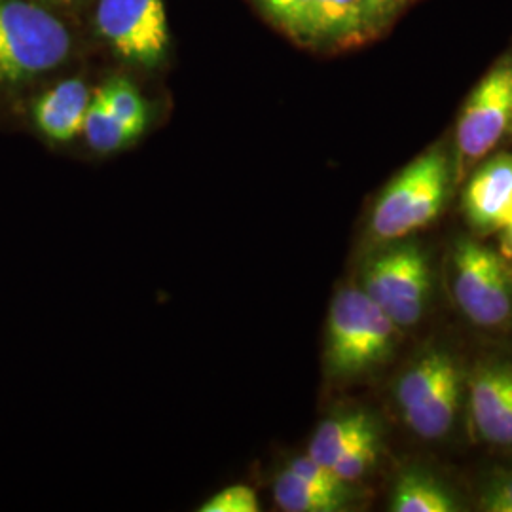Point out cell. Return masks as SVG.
<instances>
[{
	"label": "cell",
	"mask_w": 512,
	"mask_h": 512,
	"mask_svg": "<svg viewBox=\"0 0 512 512\" xmlns=\"http://www.w3.org/2000/svg\"><path fill=\"white\" fill-rule=\"evenodd\" d=\"M274 501L285 512H336L346 509L349 497L319 488L287 467L275 476Z\"/></svg>",
	"instance_id": "5bb4252c"
},
{
	"label": "cell",
	"mask_w": 512,
	"mask_h": 512,
	"mask_svg": "<svg viewBox=\"0 0 512 512\" xmlns=\"http://www.w3.org/2000/svg\"><path fill=\"white\" fill-rule=\"evenodd\" d=\"M471 416L480 437L512 446V365H488L471 380Z\"/></svg>",
	"instance_id": "9c48e42d"
},
{
	"label": "cell",
	"mask_w": 512,
	"mask_h": 512,
	"mask_svg": "<svg viewBox=\"0 0 512 512\" xmlns=\"http://www.w3.org/2000/svg\"><path fill=\"white\" fill-rule=\"evenodd\" d=\"M372 33L365 0H313L308 35L313 44L348 48Z\"/></svg>",
	"instance_id": "8fae6325"
},
{
	"label": "cell",
	"mask_w": 512,
	"mask_h": 512,
	"mask_svg": "<svg viewBox=\"0 0 512 512\" xmlns=\"http://www.w3.org/2000/svg\"><path fill=\"white\" fill-rule=\"evenodd\" d=\"M92 97L82 80H65L38 97L33 122L46 139L69 143L84 131Z\"/></svg>",
	"instance_id": "30bf717a"
},
{
	"label": "cell",
	"mask_w": 512,
	"mask_h": 512,
	"mask_svg": "<svg viewBox=\"0 0 512 512\" xmlns=\"http://www.w3.org/2000/svg\"><path fill=\"white\" fill-rule=\"evenodd\" d=\"M370 439H378V429L372 418L363 410L346 412L317 425L306 454L332 469V465L349 450Z\"/></svg>",
	"instance_id": "7c38bea8"
},
{
	"label": "cell",
	"mask_w": 512,
	"mask_h": 512,
	"mask_svg": "<svg viewBox=\"0 0 512 512\" xmlns=\"http://www.w3.org/2000/svg\"><path fill=\"white\" fill-rule=\"evenodd\" d=\"M71 35L48 10L27 0H0V86H14L59 67Z\"/></svg>",
	"instance_id": "3957f363"
},
{
	"label": "cell",
	"mask_w": 512,
	"mask_h": 512,
	"mask_svg": "<svg viewBox=\"0 0 512 512\" xmlns=\"http://www.w3.org/2000/svg\"><path fill=\"white\" fill-rule=\"evenodd\" d=\"M412 0H365L366 16L372 31L395 18Z\"/></svg>",
	"instance_id": "603a6c76"
},
{
	"label": "cell",
	"mask_w": 512,
	"mask_h": 512,
	"mask_svg": "<svg viewBox=\"0 0 512 512\" xmlns=\"http://www.w3.org/2000/svg\"><path fill=\"white\" fill-rule=\"evenodd\" d=\"M452 262V289L461 311L478 327H505L512 319V274L507 264L473 239L459 241Z\"/></svg>",
	"instance_id": "5b68a950"
},
{
	"label": "cell",
	"mask_w": 512,
	"mask_h": 512,
	"mask_svg": "<svg viewBox=\"0 0 512 512\" xmlns=\"http://www.w3.org/2000/svg\"><path fill=\"white\" fill-rule=\"evenodd\" d=\"M450 162L431 148L385 186L370 215V234L380 241L404 238L439 217L450 184Z\"/></svg>",
	"instance_id": "7a4b0ae2"
},
{
	"label": "cell",
	"mask_w": 512,
	"mask_h": 512,
	"mask_svg": "<svg viewBox=\"0 0 512 512\" xmlns=\"http://www.w3.org/2000/svg\"><path fill=\"white\" fill-rule=\"evenodd\" d=\"M501 232V245H503V253L512 258V219L499 230Z\"/></svg>",
	"instance_id": "cb8c5ba5"
},
{
	"label": "cell",
	"mask_w": 512,
	"mask_h": 512,
	"mask_svg": "<svg viewBox=\"0 0 512 512\" xmlns=\"http://www.w3.org/2000/svg\"><path fill=\"white\" fill-rule=\"evenodd\" d=\"M202 512H258L260 501L247 484H232L203 501Z\"/></svg>",
	"instance_id": "d6986e66"
},
{
	"label": "cell",
	"mask_w": 512,
	"mask_h": 512,
	"mask_svg": "<svg viewBox=\"0 0 512 512\" xmlns=\"http://www.w3.org/2000/svg\"><path fill=\"white\" fill-rule=\"evenodd\" d=\"M95 23L99 35L129 63L156 67L164 61L169 46L164 0H99Z\"/></svg>",
	"instance_id": "52a82bcc"
},
{
	"label": "cell",
	"mask_w": 512,
	"mask_h": 512,
	"mask_svg": "<svg viewBox=\"0 0 512 512\" xmlns=\"http://www.w3.org/2000/svg\"><path fill=\"white\" fill-rule=\"evenodd\" d=\"M478 509L486 512H512V473L492 476L478 497Z\"/></svg>",
	"instance_id": "7402d4cb"
},
{
	"label": "cell",
	"mask_w": 512,
	"mask_h": 512,
	"mask_svg": "<svg viewBox=\"0 0 512 512\" xmlns=\"http://www.w3.org/2000/svg\"><path fill=\"white\" fill-rule=\"evenodd\" d=\"M456 501L433 476L420 471H406L397 480L391 495V511L450 512L456 511Z\"/></svg>",
	"instance_id": "9a60e30c"
},
{
	"label": "cell",
	"mask_w": 512,
	"mask_h": 512,
	"mask_svg": "<svg viewBox=\"0 0 512 512\" xmlns=\"http://www.w3.org/2000/svg\"><path fill=\"white\" fill-rule=\"evenodd\" d=\"M376 458H378V439L365 440L353 450H349L346 456L338 459L332 465V471L342 482L353 484L368 473V469L374 465Z\"/></svg>",
	"instance_id": "ffe728a7"
},
{
	"label": "cell",
	"mask_w": 512,
	"mask_h": 512,
	"mask_svg": "<svg viewBox=\"0 0 512 512\" xmlns=\"http://www.w3.org/2000/svg\"><path fill=\"white\" fill-rule=\"evenodd\" d=\"M95 93L126 128L139 137L143 135L148 124V105L135 84L126 78H110Z\"/></svg>",
	"instance_id": "e0dca14e"
},
{
	"label": "cell",
	"mask_w": 512,
	"mask_h": 512,
	"mask_svg": "<svg viewBox=\"0 0 512 512\" xmlns=\"http://www.w3.org/2000/svg\"><path fill=\"white\" fill-rule=\"evenodd\" d=\"M463 207L480 232H499L512 219V154H497L471 175Z\"/></svg>",
	"instance_id": "ba28073f"
},
{
	"label": "cell",
	"mask_w": 512,
	"mask_h": 512,
	"mask_svg": "<svg viewBox=\"0 0 512 512\" xmlns=\"http://www.w3.org/2000/svg\"><path fill=\"white\" fill-rule=\"evenodd\" d=\"M397 325L361 287L332 298L325 332V368L332 378H355L382 363L393 348Z\"/></svg>",
	"instance_id": "6da1fadb"
},
{
	"label": "cell",
	"mask_w": 512,
	"mask_h": 512,
	"mask_svg": "<svg viewBox=\"0 0 512 512\" xmlns=\"http://www.w3.org/2000/svg\"><path fill=\"white\" fill-rule=\"evenodd\" d=\"M287 467L296 475L310 480L311 484H315L319 488H325V490L334 492V494L348 495L349 497V484L342 482L338 476L334 475V471L330 467L315 461L308 454L291 459Z\"/></svg>",
	"instance_id": "44dd1931"
},
{
	"label": "cell",
	"mask_w": 512,
	"mask_h": 512,
	"mask_svg": "<svg viewBox=\"0 0 512 512\" xmlns=\"http://www.w3.org/2000/svg\"><path fill=\"white\" fill-rule=\"evenodd\" d=\"M256 4L285 33L308 40L313 0H256Z\"/></svg>",
	"instance_id": "ac0fdd59"
},
{
	"label": "cell",
	"mask_w": 512,
	"mask_h": 512,
	"mask_svg": "<svg viewBox=\"0 0 512 512\" xmlns=\"http://www.w3.org/2000/svg\"><path fill=\"white\" fill-rule=\"evenodd\" d=\"M512 137V54L486 74L465 101L456 129L458 175Z\"/></svg>",
	"instance_id": "277c9868"
},
{
	"label": "cell",
	"mask_w": 512,
	"mask_h": 512,
	"mask_svg": "<svg viewBox=\"0 0 512 512\" xmlns=\"http://www.w3.org/2000/svg\"><path fill=\"white\" fill-rule=\"evenodd\" d=\"M429 266L416 245H401L368 260L361 289L397 327H414L429 298Z\"/></svg>",
	"instance_id": "8992f818"
},
{
	"label": "cell",
	"mask_w": 512,
	"mask_h": 512,
	"mask_svg": "<svg viewBox=\"0 0 512 512\" xmlns=\"http://www.w3.org/2000/svg\"><path fill=\"white\" fill-rule=\"evenodd\" d=\"M459 372L448 376L414 408L403 412L408 427L423 439L444 437L458 416Z\"/></svg>",
	"instance_id": "4fadbf2b"
},
{
	"label": "cell",
	"mask_w": 512,
	"mask_h": 512,
	"mask_svg": "<svg viewBox=\"0 0 512 512\" xmlns=\"http://www.w3.org/2000/svg\"><path fill=\"white\" fill-rule=\"evenodd\" d=\"M88 145L99 154H110L128 148L139 139L137 133L126 128L101 101L97 93H93L90 109L86 114L84 131Z\"/></svg>",
	"instance_id": "2e32d148"
},
{
	"label": "cell",
	"mask_w": 512,
	"mask_h": 512,
	"mask_svg": "<svg viewBox=\"0 0 512 512\" xmlns=\"http://www.w3.org/2000/svg\"><path fill=\"white\" fill-rule=\"evenodd\" d=\"M48 2H54V4H63V6H69V4H74V2H78V0H48Z\"/></svg>",
	"instance_id": "d4e9b609"
}]
</instances>
